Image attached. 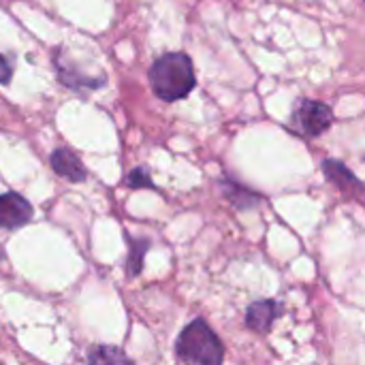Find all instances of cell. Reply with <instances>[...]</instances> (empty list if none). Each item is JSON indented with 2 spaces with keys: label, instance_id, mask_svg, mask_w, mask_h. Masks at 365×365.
<instances>
[{
  "label": "cell",
  "instance_id": "6da1fadb",
  "mask_svg": "<svg viewBox=\"0 0 365 365\" xmlns=\"http://www.w3.org/2000/svg\"><path fill=\"white\" fill-rule=\"evenodd\" d=\"M150 83L158 98L180 101L188 96L197 83L192 62L186 53H165L150 68Z\"/></svg>",
  "mask_w": 365,
  "mask_h": 365
},
{
  "label": "cell",
  "instance_id": "7a4b0ae2",
  "mask_svg": "<svg viewBox=\"0 0 365 365\" xmlns=\"http://www.w3.org/2000/svg\"><path fill=\"white\" fill-rule=\"evenodd\" d=\"M175 357L180 365H222L225 346L212 327L197 319L180 334L175 342Z\"/></svg>",
  "mask_w": 365,
  "mask_h": 365
},
{
  "label": "cell",
  "instance_id": "3957f363",
  "mask_svg": "<svg viewBox=\"0 0 365 365\" xmlns=\"http://www.w3.org/2000/svg\"><path fill=\"white\" fill-rule=\"evenodd\" d=\"M331 120H334L331 109L325 103H319V101H304L299 111H297L299 128L310 137L323 135L331 126Z\"/></svg>",
  "mask_w": 365,
  "mask_h": 365
},
{
  "label": "cell",
  "instance_id": "277c9868",
  "mask_svg": "<svg viewBox=\"0 0 365 365\" xmlns=\"http://www.w3.org/2000/svg\"><path fill=\"white\" fill-rule=\"evenodd\" d=\"M32 205L17 192L0 195V229H17L32 220Z\"/></svg>",
  "mask_w": 365,
  "mask_h": 365
},
{
  "label": "cell",
  "instance_id": "5b68a950",
  "mask_svg": "<svg viewBox=\"0 0 365 365\" xmlns=\"http://www.w3.org/2000/svg\"><path fill=\"white\" fill-rule=\"evenodd\" d=\"M282 306L274 299H265V302H255L248 312H246V325L257 331V334H269L274 321L280 317Z\"/></svg>",
  "mask_w": 365,
  "mask_h": 365
},
{
  "label": "cell",
  "instance_id": "8992f818",
  "mask_svg": "<svg viewBox=\"0 0 365 365\" xmlns=\"http://www.w3.org/2000/svg\"><path fill=\"white\" fill-rule=\"evenodd\" d=\"M51 167L60 178H64L68 182H83L86 180V167L81 165V160L71 150H64V148L56 150L51 154Z\"/></svg>",
  "mask_w": 365,
  "mask_h": 365
},
{
  "label": "cell",
  "instance_id": "52a82bcc",
  "mask_svg": "<svg viewBox=\"0 0 365 365\" xmlns=\"http://www.w3.org/2000/svg\"><path fill=\"white\" fill-rule=\"evenodd\" d=\"M323 171H325L329 182H334L338 188H342L346 192L364 190V184L355 178V173L349 167H344L342 163H338V160H325L323 163Z\"/></svg>",
  "mask_w": 365,
  "mask_h": 365
},
{
  "label": "cell",
  "instance_id": "ba28073f",
  "mask_svg": "<svg viewBox=\"0 0 365 365\" xmlns=\"http://www.w3.org/2000/svg\"><path fill=\"white\" fill-rule=\"evenodd\" d=\"M88 365H133V361L115 346H94L88 355Z\"/></svg>",
  "mask_w": 365,
  "mask_h": 365
},
{
  "label": "cell",
  "instance_id": "9c48e42d",
  "mask_svg": "<svg viewBox=\"0 0 365 365\" xmlns=\"http://www.w3.org/2000/svg\"><path fill=\"white\" fill-rule=\"evenodd\" d=\"M222 188H225L227 199H229L233 205H237V207H255V205L261 201V197H259L257 192H250V190H246V188L233 184V182H225Z\"/></svg>",
  "mask_w": 365,
  "mask_h": 365
},
{
  "label": "cell",
  "instance_id": "30bf717a",
  "mask_svg": "<svg viewBox=\"0 0 365 365\" xmlns=\"http://www.w3.org/2000/svg\"><path fill=\"white\" fill-rule=\"evenodd\" d=\"M150 242L148 240H130V250H128V276H139L143 267V257L148 252Z\"/></svg>",
  "mask_w": 365,
  "mask_h": 365
},
{
  "label": "cell",
  "instance_id": "8fae6325",
  "mask_svg": "<svg viewBox=\"0 0 365 365\" xmlns=\"http://www.w3.org/2000/svg\"><path fill=\"white\" fill-rule=\"evenodd\" d=\"M128 186H130V188H154V184H152V180H150V175H148L145 169H135V171H130V175H128Z\"/></svg>",
  "mask_w": 365,
  "mask_h": 365
},
{
  "label": "cell",
  "instance_id": "7c38bea8",
  "mask_svg": "<svg viewBox=\"0 0 365 365\" xmlns=\"http://www.w3.org/2000/svg\"><path fill=\"white\" fill-rule=\"evenodd\" d=\"M11 81V66L9 62L0 56V83H9Z\"/></svg>",
  "mask_w": 365,
  "mask_h": 365
}]
</instances>
